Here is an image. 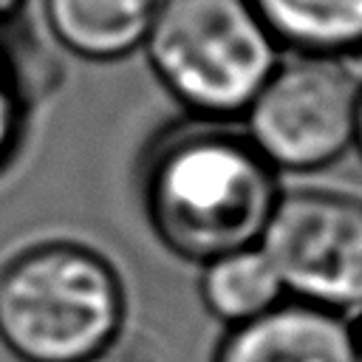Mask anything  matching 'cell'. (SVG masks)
Here are the masks:
<instances>
[{
  "mask_svg": "<svg viewBox=\"0 0 362 362\" xmlns=\"http://www.w3.org/2000/svg\"><path fill=\"white\" fill-rule=\"evenodd\" d=\"M139 195L153 235L181 260L204 266L257 246L283 189L243 127L192 116L147 144Z\"/></svg>",
  "mask_w": 362,
  "mask_h": 362,
  "instance_id": "1",
  "label": "cell"
},
{
  "mask_svg": "<svg viewBox=\"0 0 362 362\" xmlns=\"http://www.w3.org/2000/svg\"><path fill=\"white\" fill-rule=\"evenodd\" d=\"M113 263L76 240H45L0 269V339L20 362H88L124 328Z\"/></svg>",
  "mask_w": 362,
  "mask_h": 362,
  "instance_id": "2",
  "label": "cell"
},
{
  "mask_svg": "<svg viewBox=\"0 0 362 362\" xmlns=\"http://www.w3.org/2000/svg\"><path fill=\"white\" fill-rule=\"evenodd\" d=\"M141 45L170 96L215 122L246 113L283 51L252 0H158Z\"/></svg>",
  "mask_w": 362,
  "mask_h": 362,
  "instance_id": "3",
  "label": "cell"
},
{
  "mask_svg": "<svg viewBox=\"0 0 362 362\" xmlns=\"http://www.w3.org/2000/svg\"><path fill=\"white\" fill-rule=\"evenodd\" d=\"M359 82L342 59L280 57L243 113V130L274 170L311 173L354 147Z\"/></svg>",
  "mask_w": 362,
  "mask_h": 362,
  "instance_id": "4",
  "label": "cell"
},
{
  "mask_svg": "<svg viewBox=\"0 0 362 362\" xmlns=\"http://www.w3.org/2000/svg\"><path fill=\"white\" fill-rule=\"evenodd\" d=\"M260 249L286 297L342 317L362 314V198L339 189L283 192Z\"/></svg>",
  "mask_w": 362,
  "mask_h": 362,
  "instance_id": "5",
  "label": "cell"
},
{
  "mask_svg": "<svg viewBox=\"0 0 362 362\" xmlns=\"http://www.w3.org/2000/svg\"><path fill=\"white\" fill-rule=\"evenodd\" d=\"M212 362H359L356 325L337 311L286 297L266 314L226 328Z\"/></svg>",
  "mask_w": 362,
  "mask_h": 362,
  "instance_id": "6",
  "label": "cell"
},
{
  "mask_svg": "<svg viewBox=\"0 0 362 362\" xmlns=\"http://www.w3.org/2000/svg\"><path fill=\"white\" fill-rule=\"evenodd\" d=\"M158 0H42V17L71 54L113 62L144 42Z\"/></svg>",
  "mask_w": 362,
  "mask_h": 362,
  "instance_id": "7",
  "label": "cell"
},
{
  "mask_svg": "<svg viewBox=\"0 0 362 362\" xmlns=\"http://www.w3.org/2000/svg\"><path fill=\"white\" fill-rule=\"evenodd\" d=\"M288 54L362 57V0H252Z\"/></svg>",
  "mask_w": 362,
  "mask_h": 362,
  "instance_id": "8",
  "label": "cell"
},
{
  "mask_svg": "<svg viewBox=\"0 0 362 362\" xmlns=\"http://www.w3.org/2000/svg\"><path fill=\"white\" fill-rule=\"evenodd\" d=\"M198 291L206 311L226 328L249 322L286 300L283 280L260 243L204 263Z\"/></svg>",
  "mask_w": 362,
  "mask_h": 362,
  "instance_id": "9",
  "label": "cell"
},
{
  "mask_svg": "<svg viewBox=\"0 0 362 362\" xmlns=\"http://www.w3.org/2000/svg\"><path fill=\"white\" fill-rule=\"evenodd\" d=\"M14 62L6 51H0V161L8 158L20 139L23 127V93L20 79L14 76Z\"/></svg>",
  "mask_w": 362,
  "mask_h": 362,
  "instance_id": "10",
  "label": "cell"
},
{
  "mask_svg": "<svg viewBox=\"0 0 362 362\" xmlns=\"http://www.w3.org/2000/svg\"><path fill=\"white\" fill-rule=\"evenodd\" d=\"M88 362H161V356L153 348V342H147L144 337H136V334L124 337L122 331L107 348H102Z\"/></svg>",
  "mask_w": 362,
  "mask_h": 362,
  "instance_id": "11",
  "label": "cell"
},
{
  "mask_svg": "<svg viewBox=\"0 0 362 362\" xmlns=\"http://www.w3.org/2000/svg\"><path fill=\"white\" fill-rule=\"evenodd\" d=\"M354 147L362 156V82H359V99H356V130H354Z\"/></svg>",
  "mask_w": 362,
  "mask_h": 362,
  "instance_id": "12",
  "label": "cell"
},
{
  "mask_svg": "<svg viewBox=\"0 0 362 362\" xmlns=\"http://www.w3.org/2000/svg\"><path fill=\"white\" fill-rule=\"evenodd\" d=\"M356 348H359V362H362V320L356 322Z\"/></svg>",
  "mask_w": 362,
  "mask_h": 362,
  "instance_id": "13",
  "label": "cell"
}]
</instances>
